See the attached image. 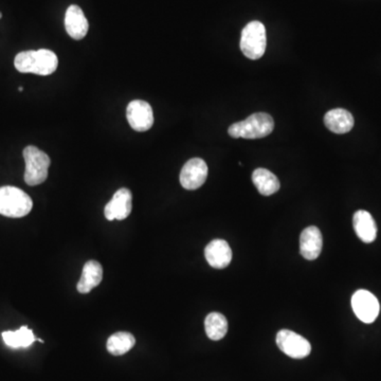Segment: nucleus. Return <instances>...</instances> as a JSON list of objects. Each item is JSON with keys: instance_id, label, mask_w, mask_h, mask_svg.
Returning <instances> with one entry per match:
<instances>
[{"instance_id": "1", "label": "nucleus", "mask_w": 381, "mask_h": 381, "mask_svg": "<svg viewBox=\"0 0 381 381\" xmlns=\"http://www.w3.org/2000/svg\"><path fill=\"white\" fill-rule=\"evenodd\" d=\"M14 65L21 74L50 76L57 70L59 59L48 49L23 51L15 57Z\"/></svg>"}, {"instance_id": "2", "label": "nucleus", "mask_w": 381, "mask_h": 381, "mask_svg": "<svg viewBox=\"0 0 381 381\" xmlns=\"http://www.w3.org/2000/svg\"><path fill=\"white\" fill-rule=\"evenodd\" d=\"M273 128L275 122L271 115L256 113L229 126L228 132L232 138L260 139L271 135Z\"/></svg>"}, {"instance_id": "3", "label": "nucleus", "mask_w": 381, "mask_h": 381, "mask_svg": "<svg viewBox=\"0 0 381 381\" xmlns=\"http://www.w3.org/2000/svg\"><path fill=\"white\" fill-rule=\"evenodd\" d=\"M33 207L31 197L18 188H0V214L6 217L19 218L28 215Z\"/></svg>"}, {"instance_id": "4", "label": "nucleus", "mask_w": 381, "mask_h": 381, "mask_svg": "<svg viewBox=\"0 0 381 381\" xmlns=\"http://www.w3.org/2000/svg\"><path fill=\"white\" fill-rule=\"evenodd\" d=\"M25 162V181L28 186L40 185L46 181L51 160L45 152L30 145L23 152Z\"/></svg>"}, {"instance_id": "5", "label": "nucleus", "mask_w": 381, "mask_h": 381, "mask_svg": "<svg viewBox=\"0 0 381 381\" xmlns=\"http://www.w3.org/2000/svg\"><path fill=\"white\" fill-rule=\"evenodd\" d=\"M267 46L266 29L260 21H251L248 23L241 38V50L246 57L250 59H258L265 55Z\"/></svg>"}, {"instance_id": "6", "label": "nucleus", "mask_w": 381, "mask_h": 381, "mask_svg": "<svg viewBox=\"0 0 381 381\" xmlns=\"http://www.w3.org/2000/svg\"><path fill=\"white\" fill-rule=\"evenodd\" d=\"M277 344L280 350L293 359H303L312 352L309 342L299 334L289 329H282L277 335Z\"/></svg>"}, {"instance_id": "7", "label": "nucleus", "mask_w": 381, "mask_h": 381, "mask_svg": "<svg viewBox=\"0 0 381 381\" xmlns=\"http://www.w3.org/2000/svg\"><path fill=\"white\" fill-rule=\"evenodd\" d=\"M352 307L355 314L363 322L373 323L380 314V305L377 297L370 291L360 289L352 297Z\"/></svg>"}, {"instance_id": "8", "label": "nucleus", "mask_w": 381, "mask_h": 381, "mask_svg": "<svg viewBox=\"0 0 381 381\" xmlns=\"http://www.w3.org/2000/svg\"><path fill=\"white\" fill-rule=\"evenodd\" d=\"M126 117L132 130L137 132H147L154 124L153 108L145 101H132L126 109Z\"/></svg>"}, {"instance_id": "9", "label": "nucleus", "mask_w": 381, "mask_h": 381, "mask_svg": "<svg viewBox=\"0 0 381 381\" xmlns=\"http://www.w3.org/2000/svg\"><path fill=\"white\" fill-rule=\"evenodd\" d=\"M207 177V164L200 158H193L181 170V183L186 190H196L205 183Z\"/></svg>"}, {"instance_id": "10", "label": "nucleus", "mask_w": 381, "mask_h": 381, "mask_svg": "<svg viewBox=\"0 0 381 381\" xmlns=\"http://www.w3.org/2000/svg\"><path fill=\"white\" fill-rule=\"evenodd\" d=\"M132 209V192L125 188H122L115 193L113 199L105 207V217L108 220H123L130 216Z\"/></svg>"}, {"instance_id": "11", "label": "nucleus", "mask_w": 381, "mask_h": 381, "mask_svg": "<svg viewBox=\"0 0 381 381\" xmlns=\"http://www.w3.org/2000/svg\"><path fill=\"white\" fill-rule=\"evenodd\" d=\"M322 233L317 227L310 226L302 231L300 237V252L304 258L314 261L322 251Z\"/></svg>"}, {"instance_id": "12", "label": "nucleus", "mask_w": 381, "mask_h": 381, "mask_svg": "<svg viewBox=\"0 0 381 381\" xmlns=\"http://www.w3.org/2000/svg\"><path fill=\"white\" fill-rule=\"evenodd\" d=\"M205 256L210 266L224 269L229 266L232 260V250L224 239H214L205 247Z\"/></svg>"}, {"instance_id": "13", "label": "nucleus", "mask_w": 381, "mask_h": 381, "mask_svg": "<svg viewBox=\"0 0 381 381\" xmlns=\"http://www.w3.org/2000/svg\"><path fill=\"white\" fill-rule=\"evenodd\" d=\"M65 28L70 38L74 40H83L87 35L89 25L82 8L76 4H72L66 11Z\"/></svg>"}, {"instance_id": "14", "label": "nucleus", "mask_w": 381, "mask_h": 381, "mask_svg": "<svg viewBox=\"0 0 381 381\" xmlns=\"http://www.w3.org/2000/svg\"><path fill=\"white\" fill-rule=\"evenodd\" d=\"M355 232L365 244L373 243L377 237V226L373 216L365 210H359L353 217Z\"/></svg>"}, {"instance_id": "15", "label": "nucleus", "mask_w": 381, "mask_h": 381, "mask_svg": "<svg viewBox=\"0 0 381 381\" xmlns=\"http://www.w3.org/2000/svg\"><path fill=\"white\" fill-rule=\"evenodd\" d=\"M354 117L350 111L343 108L331 109L324 115V124L335 134H346L354 126Z\"/></svg>"}, {"instance_id": "16", "label": "nucleus", "mask_w": 381, "mask_h": 381, "mask_svg": "<svg viewBox=\"0 0 381 381\" xmlns=\"http://www.w3.org/2000/svg\"><path fill=\"white\" fill-rule=\"evenodd\" d=\"M103 268L96 261H89L84 265L82 277L79 281L76 288L79 292L89 293L102 282Z\"/></svg>"}, {"instance_id": "17", "label": "nucleus", "mask_w": 381, "mask_h": 381, "mask_svg": "<svg viewBox=\"0 0 381 381\" xmlns=\"http://www.w3.org/2000/svg\"><path fill=\"white\" fill-rule=\"evenodd\" d=\"M252 181L261 194L271 196L281 188L279 179L266 169H256L252 174Z\"/></svg>"}, {"instance_id": "18", "label": "nucleus", "mask_w": 381, "mask_h": 381, "mask_svg": "<svg viewBox=\"0 0 381 381\" xmlns=\"http://www.w3.org/2000/svg\"><path fill=\"white\" fill-rule=\"evenodd\" d=\"M136 344V339L130 333L119 331L107 340V351L113 356H122L130 352Z\"/></svg>"}, {"instance_id": "19", "label": "nucleus", "mask_w": 381, "mask_h": 381, "mask_svg": "<svg viewBox=\"0 0 381 381\" xmlns=\"http://www.w3.org/2000/svg\"><path fill=\"white\" fill-rule=\"evenodd\" d=\"M205 329L210 339L218 341L227 335L228 321L224 314L220 312H211L205 318Z\"/></svg>"}, {"instance_id": "20", "label": "nucleus", "mask_w": 381, "mask_h": 381, "mask_svg": "<svg viewBox=\"0 0 381 381\" xmlns=\"http://www.w3.org/2000/svg\"><path fill=\"white\" fill-rule=\"evenodd\" d=\"M4 343L12 348H28L35 341L33 331L28 329V326H21L18 331H4L2 333Z\"/></svg>"}, {"instance_id": "21", "label": "nucleus", "mask_w": 381, "mask_h": 381, "mask_svg": "<svg viewBox=\"0 0 381 381\" xmlns=\"http://www.w3.org/2000/svg\"><path fill=\"white\" fill-rule=\"evenodd\" d=\"M18 91H23V87H19Z\"/></svg>"}, {"instance_id": "22", "label": "nucleus", "mask_w": 381, "mask_h": 381, "mask_svg": "<svg viewBox=\"0 0 381 381\" xmlns=\"http://www.w3.org/2000/svg\"><path fill=\"white\" fill-rule=\"evenodd\" d=\"M1 17H2V14L1 13H0V18H1Z\"/></svg>"}]
</instances>
